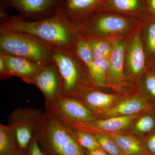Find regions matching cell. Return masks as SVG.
<instances>
[{
  "label": "cell",
  "mask_w": 155,
  "mask_h": 155,
  "mask_svg": "<svg viewBox=\"0 0 155 155\" xmlns=\"http://www.w3.org/2000/svg\"><path fill=\"white\" fill-rule=\"evenodd\" d=\"M104 0H64L62 9L69 20L78 26L91 14L97 11Z\"/></svg>",
  "instance_id": "obj_14"
},
{
  "label": "cell",
  "mask_w": 155,
  "mask_h": 155,
  "mask_svg": "<svg viewBox=\"0 0 155 155\" xmlns=\"http://www.w3.org/2000/svg\"><path fill=\"white\" fill-rule=\"evenodd\" d=\"M0 76L1 79H6L13 76L4 55L0 53Z\"/></svg>",
  "instance_id": "obj_28"
},
{
  "label": "cell",
  "mask_w": 155,
  "mask_h": 155,
  "mask_svg": "<svg viewBox=\"0 0 155 155\" xmlns=\"http://www.w3.org/2000/svg\"><path fill=\"white\" fill-rule=\"evenodd\" d=\"M45 107L65 122L82 124L97 119L81 102L72 96L62 94L54 101L45 103Z\"/></svg>",
  "instance_id": "obj_7"
},
{
  "label": "cell",
  "mask_w": 155,
  "mask_h": 155,
  "mask_svg": "<svg viewBox=\"0 0 155 155\" xmlns=\"http://www.w3.org/2000/svg\"><path fill=\"white\" fill-rule=\"evenodd\" d=\"M147 70L151 72L152 73H153V74H154L155 75V66L149 67V68H147Z\"/></svg>",
  "instance_id": "obj_33"
},
{
  "label": "cell",
  "mask_w": 155,
  "mask_h": 155,
  "mask_svg": "<svg viewBox=\"0 0 155 155\" xmlns=\"http://www.w3.org/2000/svg\"><path fill=\"white\" fill-rule=\"evenodd\" d=\"M0 52L26 58L41 66L53 61L51 46L22 32L0 29Z\"/></svg>",
  "instance_id": "obj_5"
},
{
  "label": "cell",
  "mask_w": 155,
  "mask_h": 155,
  "mask_svg": "<svg viewBox=\"0 0 155 155\" xmlns=\"http://www.w3.org/2000/svg\"><path fill=\"white\" fill-rule=\"evenodd\" d=\"M44 113L30 108H18L9 116L8 125L14 130L19 149L26 150L35 136Z\"/></svg>",
  "instance_id": "obj_6"
},
{
  "label": "cell",
  "mask_w": 155,
  "mask_h": 155,
  "mask_svg": "<svg viewBox=\"0 0 155 155\" xmlns=\"http://www.w3.org/2000/svg\"><path fill=\"white\" fill-rule=\"evenodd\" d=\"M142 87L150 101L155 106V75L149 70L143 76Z\"/></svg>",
  "instance_id": "obj_26"
},
{
  "label": "cell",
  "mask_w": 155,
  "mask_h": 155,
  "mask_svg": "<svg viewBox=\"0 0 155 155\" xmlns=\"http://www.w3.org/2000/svg\"><path fill=\"white\" fill-rule=\"evenodd\" d=\"M72 50L88 69L94 60L91 47L86 38L81 37Z\"/></svg>",
  "instance_id": "obj_23"
},
{
  "label": "cell",
  "mask_w": 155,
  "mask_h": 155,
  "mask_svg": "<svg viewBox=\"0 0 155 155\" xmlns=\"http://www.w3.org/2000/svg\"><path fill=\"white\" fill-rule=\"evenodd\" d=\"M109 69V58L94 60L88 70L94 86H104L107 83Z\"/></svg>",
  "instance_id": "obj_21"
},
{
  "label": "cell",
  "mask_w": 155,
  "mask_h": 155,
  "mask_svg": "<svg viewBox=\"0 0 155 155\" xmlns=\"http://www.w3.org/2000/svg\"><path fill=\"white\" fill-rule=\"evenodd\" d=\"M51 48L53 61L62 78V94L73 96L94 87L88 69L73 50L53 47Z\"/></svg>",
  "instance_id": "obj_4"
},
{
  "label": "cell",
  "mask_w": 155,
  "mask_h": 155,
  "mask_svg": "<svg viewBox=\"0 0 155 155\" xmlns=\"http://www.w3.org/2000/svg\"><path fill=\"white\" fill-rule=\"evenodd\" d=\"M127 38L112 40L113 48L109 57L110 69L107 78V83L111 85H119L125 82V57Z\"/></svg>",
  "instance_id": "obj_12"
},
{
  "label": "cell",
  "mask_w": 155,
  "mask_h": 155,
  "mask_svg": "<svg viewBox=\"0 0 155 155\" xmlns=\"http://www.w3.org/2000/svg\"><path fill=\"white\" fill-rule=\"evenodd\" d=\"M155 132V106L148 109L134 122L132 135L142 140Z\"/></svg>",
  "instance_id": "obj_18"
},
{
  "label": "cell",
  "mask_w": 155,
  "mask_h": 155,
  "mask_svg": "<svg viewBox=\"0 0 155 155\" xmlns=\"http://www.w3.org/2000/svg\"><path fill=\"white\" fill-rule=\"evenodd\" d=\"M155 106L146 99L134 96L120 102L109 109L106 114L108 116L112 117L133 116Z\"/></svg>",
  "instance_id": "obj_16"
},
{
  "label": "cell",
  "mask_w": 155,
  "mask_h": 155,
  "mask_svg": "<svg viewBox=\"0 0 155 155\" xmlns=\"http://www.w3.org/2000/svg\"><path fill=\"white\" fill-rule=\"evenodd\" d=\"M3 54L13 76L20 78L28 84H32L34 78L42 66L23 57Z\"/></svg>",
  "instance_id": "obj_15"
},
{
  "label": "cell",
  "mask_w": 155,
  "mask_h": 155,
  "mask_svg": "<svg viewBox=\"0 0 155 155\" xmlns=\"http://www.w3.org/2000/svg\"><path fill=\"white\" fill-rule=\"evenodd\" d=\"M26 150L27 155H48L41 149L38 144L35 136L31 140Z\"/></svg>",
  "instance_id": "obj_29"
},
{
  "label": "cell",
  "mask_w": 155,
  "mask_h": 155,
  "mask_svg": "<svg viewBox=\"0 0 155 155\" xmlns=\"http://www.w3.org/2000/svg\"><path fill=\"white\" fill-rule=\"evenodd\" d=\"M41 149L48 155H86L73 130L58 116L46 110L35 135Z\"/></svg>",
  "instance_id": "obj_2"
},
{
  "label": "cell",
  "mask_w": 155,
  "mask_h": 155,
  "mask_svg": "<svg viewBox=\"0 0 155 155\" xmlns=\"http://www.w3.org/2000/svg\"><path fill=\"white\" fill-rule=\"evenodd\" d=\"M146 155H155V132L142 140Z\"/></svg>",
  "instance_id": "obj_27"
},
{
  "label": "cell",
  "mask_w": 155,
  "mask_h": 155,
  "mask_svg": "<svg viewBox=\"0 0 155 155\" xmlns=\"http://www.w3.org/2000/svg\"><path fill=\"white\" fill-rule=\"evenodd\" d=\"M12 155H27L26 150H19L17 152Z\"/></svg>",
  "instance_id": "obj_32"
},
{
  "label": "cell",
  "mask_w": 155,
  "mask_h": 155,
  "mask_svg": "<svg viewBox=\"0 0 155 155\" xmlns=\"http://www.w3.org/2000/svg\"><path fill=\"white\" fill-rule=\"evenodd\" d=\"M140 35L146 59L147 69L155 65V18L144 22L140 28Z\"/></svg>",
  "instance_id": "obj_17"
},
{
  "label": "cell",
  "mask_w": 155,
  "mask_h": 155,
  "mask_svg": "<svg viewBox=\"0 0 155 155\" xmlns=\"http://www.w3.org/2000/svg\"><path fill=\"white\" fill-rule=\"evenodd\" d=\"M144 2L150 14L155 18V0H144Z\"/></svg>",
  "instance_id": "obj_31"
},
{
  "label": "cell",
  "mask_w": 155,
  "mask_h": 155,
  "mask_svg": "<svg viewBox=\"0 0 155 155\" xmlns=\"http://www.w3.org/2000/svg\"><path fill=\"white\" fill-rule=\"evenodd\" d=\"M144 22L134 17L101 11L91 14L78 27L85 37L114 40L129 37Z\"/></svg>",
  "instance_id": "obj_3"
},
{
  "label": "cell",
  "mask_w": 155,
  "mask_h": 155,
  "mask_svg": "<svg viewBox=\"0 0 155 155\" xmlns=\"http://www.w3.org/2000/svg\"><path fill=\"white\" fill-rule=\"evenodd\" d=\"M140 28L127 38L125 68L133 78L143 75L147 69L146 59L140 35Z\"/></svg>",
  "instance_id": "obj_10"
},
{
  "label": "cell",
  "mask_w": 155,
  "mask_h": 155,
  "mask_svg": "<svg viewBox=\"0 0 155 155\" xmlns=\"http://www.w3.org/2000/svg\"><path fill=\"white\" fill-rule=\"evenodd\" d=\"M114 139L124 155H146L142 140L133 135L108 133Z\"/></svg>",
  "instance_id": "obj_19"
},
{
  "label": "cell",
  "mask_w": 155,
  "mask_h": 155,
  "mask_svg": "<svg viewBox=\"0 0 155 155\" xmlns=\"http://www.w3.org/2000/svg\"><path fill=\"white\" fill-rule=\"evenodd\" d=\"M100 147L109 155H124L116 141L109 134L99 132L95 134Z\"/></svg>",
  "instance_id": "obj_25"
},
{
  "label": "cell",
  "mask_w": 155,
  "mask_h": 155,
  "mask_svg": "<svg viewBox=\"0 0 155 155\" xmlns=\"http://www.w3.org/2000/svg\"><path fill=\"white\" fill-rule=\"evenodd\" d=\"M113 12L141 19L145 22L153 18L144 0H104L96 12Z\"/></svg>",
  "instance_id": "obj_11"
},
{
  "label": "cell",
  "mask_w": 155,
  "mask_h": 155,
  "mask_svg": "<svg viewBox=\"0 0 155 155\" xmlns=\"http://www.w3.org/2000/svg\"><path fill=\"white\" fill-rule=\"evenodd\" d=\"M73 97L81 102L96 116L105 113V110L110 109L118 99L115 95L102 92L94 87L84 91Z\"/></svg>",
  "instance_id": "obj_13"
},
{
  "label": "cell",
  "mask_w": 155,
  "mask_h": 155,
  "mask_svg": "<svg viewBox=\"0 0 155 155\" xmlns=\"http://www.w3.org/2000/svg\"><path fill=\"white\" fill-rule=\"evenodd\" d=\"M45 99V103L55 99L62 93V78L58 66L52 61L42 66L32 81Z\"/></svg>",
  "instance_id": "obj_9"
},
{
  "label": "cell",
  "mask_w": 155,
  "mask_h": 155,
  "mask_svg": "<svg viewBox=\"0 0 155 155\" xmlns=\"http://www.w3.org/2000/svg\"><path fill=\"white\" fill-rule=\"evenodd\" d=\"M85 38L91 47L94 60L109 58L113 48L112 40Z\"/></svg>",
  "instance_id": "obj_22"
},
{
  "label": "cell",
  "mask_w": 155,
  "mask_h": 155,
  "mask_svg": "<svg viewBox=\"0 0 155 155\" xmlns=\"http://www.w3.org/2000/svg\"><path fill=\"white\" fill-rule=\"evenodd\" d=\"M72 129L78 144L84 150H91L101 147L94 134L81 129Z\"/></svg>",
  "instance_id": "obj_24"
},
{
  "label": "cell",
  "mask_w": 155,
  "mask_h": 155,
  "mask_svg": "<svg viewBox=\"0 0 155 155\" xmlns=\"http://www.w3.org/2000/svg\"><path fill=\"white\" fill-rule=\"evenodd\" d=\"M19 149L17 137L9 125H0V155H12Z\"/></svg>",
  "instance_id": "obj_20"
},
{
  "label": "cell",
  "mask_w": 155,
  "mask_h": 155,
  "mask_svg": "<svg viewBox=\"0 0 155 155\" xmlns=\"http://www.w3.org/2000/svg\"><path fill=\"white\" fill-rule=\"evenodd\" d=\"M64 0H1L5 7L19 11V17L26 21H37L51 17L62 7Z\"/></svg>",
  "instance_id": "obj_8"
},
{
  "label": "cell",
  "mask_w": 155,
  "mask_h": 155,
  "mask_svg": "<svg viewBox=\"0 0 155 155\" xmlns=\"http://www.w3.org/2000/svg\"><path fill=\"white\" fill-rule=\"evenodd\" d=\"M86 155H109L101 147L91 150H84Z\"/></svg>",
  "instance_id": "obj_30"
},
{
  "label": "cell",
  "mask_w": 155,
  "mask_h": 155,
  "mask_svg": "<svg viewBox=\"0 0 155 155\" xmlns=\"http://www.w3.org/2000/svg\"><path fill=\"white\" fill-rule=\"evenodd\" d=\"M0 29L31 35L51 47L73 50L83 36L80 28L67 17L62 7L51 17L37 21H26L10 16L0 24Z\"/></svg>",
  "instance_id": "obj_1"
}]
</instances>
